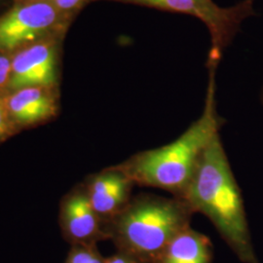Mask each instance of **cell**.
Masks as SVG:
<instances>
[{
    "label": "cell",
    "mask_w": 263,
    "mask_h": 263,
    "mask_svg": "<svg viewBox=\"0 0 263 263\" xmlns=\"http://www.w3.org/2000/svg\"><path fill=\"white\" fill-rule=\"evenodd\" d=\"M207 94L203 112L177 140L161 147L138 152L117 165L136 185L159 188L182 197L200 160L219 135L226 120L216 110V73L219 65L209 64Z\"/></svg>",
    "instance_id": "6da1fadb"
},
{
    "label": "cell",
    "mask_w": 263,
    "mask_h": 263,
    "mask_svg": "<svg viewBox=\"0 0 263 263\" xmlns=\"http://www.w3.org/2000/svg\"><path fill=\"white\" fill-rule=\"evenodd\" d=\"M194 213L207 216L243 263H258L246 216L244 200L220 135L211 142L182 196Z\"/></svg>",
    "instance_id": "7a4b0ae2"
},
{
    "label": "cell",
    "mask_w": 263,
    "mask_h": 263,
    "mask_svg": "<svg viewBox=\"0 0 263 263\" xmlns=\"http://www.w3.org/2000/svg\"><path fill=\"white\" fill-rule=\"evenodd\" d=\"M194 214L183 198L141 193L108 224L109 240L138 263H156L170 242L190 227Z\"/></svg>",
    "instance_id": "3957f363"
},
{
    "label": "cell",
    "mask_w": 263,
    "mask_h": 263,
    "mask_svg": "<svg viewBox=\"0 0 263 263\" xmlns=\"http://www.w3.org/2000/svg\"><path fill=\"white\" fill-rule=\"evenodd\" d=\"M99 1L131 4L196 18L206 26L210 33L211 46L207 64L217 65L245 21L256 16L255 0H241L228 7L218 5L215 0H94Z\"/></svg>",
    "instance_id": "277c9868"
},
{
    "label": "cell",
    "mask_w": 263,
    "mask_h": 263,
    "mask_svg": "<svg viewBox=\"0 0 263 263\" xmlns=\"http://www.w3.org/2000/svg\"><path fill=\"white\" fill-rule=\"evenodd\" d=\"M69 28L54 3L16 0L0 15V52L13 54L42 39L66 37Z\"/></svg>",
    "instance_id": "5b68a950"
},
{
    "label": "cell",
    "mask_w": 263,
    "mask_h": 263,
    "mask_svg": "<svg viewBox=\"0 0 263 263\" xmlns=\"http://www.w3.org/2000/svg\"><path fill=\"white\" fill-rule=\"evenodd\" d=\"M65 36L46 38L12 54L9 91L25 87H60Z\"/></svg>",
    "instance_id": "8992f818"
},
{
    "label": "cell",
    "mask_w": 263,
    "mask_h": 263,
    "mask_svg": "<svg viewBox=\"0 0 263 263\" xmlns=\"http://www.w3.org/2000/svg\"><path fill=\"white\" fill-rule=\"evenodd\" d=\"M60 226L64 238L71 246H97L110 239L107 224L95 212L83 183L63 198Z\"/></svg>",
    "instance_id": "52a82bcc"
},
{
    "label": "cell",
    "mask_w": 263,
    "mask_h": 263,
    "mask_svg": "<svg viewBox=\"0 0 263 263\" xmlns=\"http://www.w3.org/2000/svg\"><path fill=\"white\" fill-rule=\"evenodd\" d=\"M12 122L18 131L55 119L61 108L60 87L31 86L4 96Z\"/></svg>",
    "instance_id": "ba28073f"
},
{
    "label": "cell",
    "mask_w": 263,
    "mask_h": 263,
    "mask_svg": "<svg viewBox=\"0 0 263 263\" xmlns=\"http://www.w3.org/2000/svg\"><path fill=\"white\" fill-rule=\"evenodd\" d=\"M83 184L95 212L107 227L129 205L136 185L117 165L90 176Z\"/></svg>",
    "instance_id": "9c48e42d"
},
{
    "label": "cell",
    "mask_w": 263,
    "mask_h": 263,
    "mask_svg": "<svg viewBox=\"0 0 263 263\" xmlns=\"http://www.w3.org/2000/svg\"><path fill=\"white\" fill-rule=\"evenodd\" d=\"M214 249L209 237L191 226L176 236L156 263H213Z\"/></svg>",
    "instance_id": "30bf717a"
},
{
    "label": "cell",
    "mask_w": 263,
    "mask_h": 263,
    "mask_svg": "<svg viewBox=\"0 0 263 263\" xmlns=\"http://www.w3.org/2000/svg\"><path fill=\"white\" fill-rule=\"evenodd\" d=\"M104 256L97 246H71L65 263H104Z\"/></svg>",
    "instance_id": "8fae6325"
},
{
    "label": "cell",
    "mask_w": 263,
    "mask_h": 263,
    "mask_svg": "<svg viewBox=\"0 0 263 263\" xmlns=\"http://www.w3.org/2000/svg\"><path fill=\"white\" fill-rule=\"evenodd\" d=\"M91 3H94V0H56L54 2L60 15L69 28L82 10Z\"/></svg>",
    "instance_id": "7c38bea8"
},
{
    "label": "cell",
    "mask_w": 263,
    "mask_h": 263,
    "mask_svg": "<svg viewBox=\"0 0 263 263\" xmlns=\"http://www.w3.org/2000/svg\"><path fill=\"white\" fill-rule=\"evenodd\" d=\"M19 131L12 122L7 106L4 102V96L0 97V142L5 141Z\"/></svg>",
    "instance_id": "4fadbf2b"
},
{
    "label": "cell",
    "mask_w": 263,
    "mask_h": 263,
    "mask_svg": "<svg viewBox=\"0 0 263 263\" xmlns=\"http://www.w3.org/2000/svg\"><path fill=\"white\" fill-rule=\"evenodd\" d=\"M12 54L0 52V97L8 94L12 71Z\"/></svg>",
    "instance_id": "5bb4252c"
},
{
    "label": "cell",
    "mask_w": 263,
    "mask_h": 263,
    "mask_svg": "<svg viewBox=\"0 0 263 263\" xmlns=\"http://www.w3.org/2000/svg\"><path fill=\"white\" fill-rule=\"evenodd\" d=\"M104 263H138L129 254L117 251L109 257H106Z\"/></svg>",
    "instance_id": "9a60e30c"
},
{
    "label": "cell",
    "mask_w": 263,
    "mask_h": 263,
    "mask_svg": "<svg viewBox=\"0 0 263 263\" xmlns=\"http://www.w3.org/2000/svg\"><path fill=\"white\" fill-rule=\"evenodd\" d=\"M14 0H0V15H2L5 11L9 9L13 5Z\"/></svg>",
    "instance_id": "2e32d148"
},
{
    "label": "cell",
    "mask_w": 263,
    "mask_h": 263,
    "mask_svg": "<svg viewBox=\"0 0 263 263\" xmlns=\"http://www.w3.org/2000/svg\"><path fill=\"white\" fill-rule=\"evenodd\" d=\"M16 1V0H14ZM24 1H39V2H51V3H54L56 0H24Z\"/></svg>",
    "instance_id": "e0dca14e"
},
{
    "label": "cell",
    "mask_w": 263,
    "mask_h": 263,
    "mask_svg": "<svg viewBox=\"0 0 263 263\" xmlns=\"http://www.w3.org/2000/svg\"><path fill=\"white\" fill-rule=\"evenodd\" d=\"M261 102H262V104H263V89H262V93H261Z\"/></svg>",
    "instance_id": "ac0fdd59"
}]
</instances>
